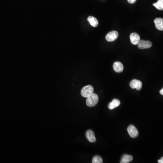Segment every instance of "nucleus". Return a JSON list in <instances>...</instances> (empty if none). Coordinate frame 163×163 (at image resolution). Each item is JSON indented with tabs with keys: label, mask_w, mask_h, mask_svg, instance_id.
I'll return each instance as SVG.
<instances>
[{
	"label": "nucleus",
	"mask_w": 163,
	"mask_h": 163,
	"mask_svg": "<svg viewBox=\"0 0 163 163\" xmlns=\"http://www.w3.org/2000/svg\"><path fill=\"white\" fill-rule=\"evenodd\" d=\"M99 101V98L98 95L93 93L89 97H88L86 100V104L89 107H93L96 106Z\"/></svg>",
	"instance_id": "obj_1"
},
{
	"label": "nucleus",
	"mask_w": 163,
	"mask_h": 163,
	"mask_svg": "<svg viewBox=\"0 0 163 163\" xmlns=\"http://www.w3.org/2000/svg\"><path fill=\"white\" fill-rule=\"evenodd\" d=\"M94 88L91 85H87L83 87L81 91V95L84 98H88L93 94Z\"/></svg>",
	"instance_id": "obj_2"
},
{
	"label": "nucleus",
	"mask_w": 163,
	"mask_h": 163,
	"mask_svg": "<svg viewBox=\"0 0 163 163\" xmlns=\"http://www.w3.org/2000/svg\"><path fill=\"white\" fill-rule=\"evenodd\" d=\"M119 34L117 31H112L109 32L106 36V39L107 41H114L117 39Z\"/></svg>",
	"instance_id": "obj_3"
},
{
	"label": "nucleus",
	"mask_w": 163,
	"mask_h": 163,
	"mask_svg": "<svg viewBox=\"0 0 163 163\" xmlns=\"http://www.w3.org/2000/svg\"><path fill=\"white\" fill-rule=\"evenodd\" d=\"M128 132L131 137L135 138L138 137L139 135L138 131L133 125H130L127 128Z\"/></svg>",
	"instance_id": "obj_4"
},
{
	"label": "nucleus",
	"mask_w": 163,
	"mask_h": 163,
	"mask_svg": "<svg viewBox=\"0 0 163 163\" xmlns=\"http://www.w3.org/2000/svg\"><path fill=\"white\" fill-rule=\"evenodd\" d=\"M130 88L132 89H137V90H141L142 87V83L141 81L137 79L132 80L130 83Z\"/></svg>",
	"instance_id": "obj_5"
},
{
	"label": "nucleus",
	"mask_w": 163,
	"mask_h": 163,
	"mask_svg": "<svg viewBox=\"0 0 163 163\" xmlns=\"http://www.w3.org/2000/svg\"><path fill=\"white\" fill-rule=\"evenodd\" d=\"M137 45L138 48L141 50H143L145 48H150L152 46V43L150 41L140 40Z\"/></svg>",
	"instance_id": "obj_6"
},
{
	"label": "nucleus",
	"mask_w": 163,
	"mask_h": 163,
	"mask_svg": "<svg viewBox=\"0 0 163 163\" xmlns=\"http://www.w3.org/2000/svg\"><path fill=\"white\" fill-rule=\"evenodd\" d=\"M130 38L131 43L134 45H137L140 41L139 35L137 33H132L130 34Z\"/></svg>",
	"instance_id": "obj_7"
},
{
	"label": "nucleus",
	"mask_w": 163,
	"mask_h": 163,
	"mask_svg": "<svg viewBox=\"0 0 163 163\" xmlns=\"http://www.w3.org/2000/svg\"><path fill=\"white\" fill-rule=\"evenodd\" d=\"M86 137L90 142H95L96 141V138L94 132L91 130H89L86 132Z\"/></svg>",
	"instance_id": "obj_8"
},
{
	"label": "nucleus",
	"mask_w": 163,
	"mask_h": 163,
	"mask_svg": "<svg viewBox=\"0 0 163 163\" xmlns=\"http://www.w3.org/2000/svg\"><path fill=\"white\" fill-rule=\"evenodd\" d=\"M114 70L117 73H121L123 71L124 69L123 65L120 62H116L113 64Z\"/></svg>",
	"instance_id": "obj_9"
},
{
	"label": "nucleus",
	"mask_w": 163,
	"mask_h": 163,
	"mask_svg": "<svg viewBox=\"0 0 163 163\" xmlns=\"http://www.w3.org/2000/svg\"><path fill=\"white\" fill-rule=\"evenodd\" d=\"M154 23L155 27L159 31H163V19L157 18L154 19Z\"/></svg>",
	"instance_id": "obj_10"
},
{
	"label": "nucleus",
	"mask_w": 163,
	"mask_h": 163,
	"mask_svg": "<svg viewBox=\"0 0 163 163\" xmlns=\"http://www.w3.org/2000/svg\"><path fill=\"white\" fill-rule=\"evenodd\" d=\"M121 104L120 101L117 99H114L109 104L108 108L110 110H112L117 107H118Z\"/></svg>",
	"instance_id": "obj_11"
},
{
	"label": "nucleus",
	"mask_w": 163,
	"mask_h": 163,
	"mask_svg": "<svg viewBox=\"0 0 163 163\" xmlns=\"http://www.w3.org/2000/svg\"><path fill=\"white\" fill-rule=\"evenodd\" d=\"M132 156L130 155H128V154H124L122 156L121 158V163H128L131 162L133 160Z\"/></svg>",
	"instance_id": "obj_12"
},
{
	"label": "nucleus",
	"mask_w": 163,
	"mask_h": 163,
	"mask_svg": "<svg viewBox=\"0 0 163 163\" xmlns=\"http://www.w3.org/2000/svg\"><path fill=\"white\" fill-rule=\"evenodd\" d=\"M88 21L89 22L90 25L94 27H96L98 25V21L93 16H89L88 18Z\"/></svg>",
	"instance_id": "obj_13"
},
{
	"label": "nucleus",
	"mask_w": 163,
	"mask_h": 163,
	"mask_svg": "<svg viewBox=\"0 0 163 163\" xmlns=\"http://www.w3.org/2000/svg\"><path fill=\"white\" fill-rule=\"evenodd\" d=\"M153 5L158 10L160 11L163 10V0H158L157 2L154 3Z\"/></svg>",
	"instance_id": "obj_14"
},
{
	"label": "nucleus",
	"mask_w": 163,
	"mask_h": 163,
	"mask_svg": "<svg viewBox=\"0 0 163 163\" xmlns=\"http://www.w3.org/2000/svg\"><path fill=\"white\" fill-rule=\"evenodd\" d=\"M93 163H102L103 160L102 158L98 155L94 156L92 160Z\"/></svg>",
	"instance_id": "obj_15"
},
{
	"label": "nucleus",
	"mask_w": 163,
	"mask_h": 163,
	"mask_svg": "<svg viewBox=\"0 0 163 163\" xmlns=\"http://www.w3.org/2000/svg\"><path fill=\"white\" fill-rule=\"evenodd\" d=\"M128 2L130 4H134L137 1V0H127Z\"/></svg>",
	"instance_id": "obj_16"
},
{
	"label": "nucleus",
	"mask_w": 163,
	"mask_h": 163,
	"mask_svg": "<svg viewBox=\"0 0 163 163\" xmlns=\"http://www.w3.org/2000/svg\"><path fill=\"white\" fill-rule=\"evenodd\" d=\"M158 162L159 163H163V157H162L160 159L158 160Z\"/></svg>",
	"instance_id": "obj_17"
},
{
	"label": "nucleus",
	"mask_w": 163,
	"mask_h": 163,
	"mask_svg": "<svg viewBox=\"0 0 163 163\" xmlns=\"http://www.w3.org/2000/svg\"><path fill=\"white\" fill-rule=\"evenodd\" d=\"M159 93H160L161 94V95H163V88H162L161 90H160Z\"/></svg>",
	"instance_id": "obj_18"
}]
</instances>
